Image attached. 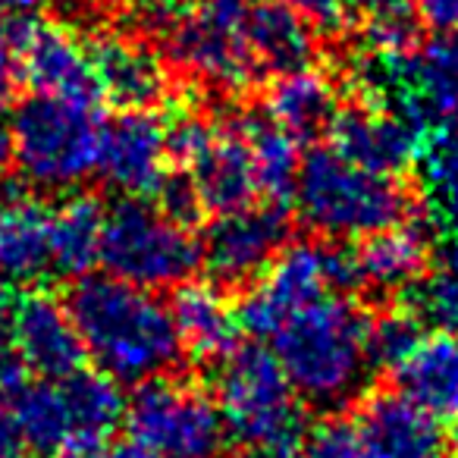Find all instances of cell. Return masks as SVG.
Listing matches in <instances>:
<instances>
[{
    "mask_svg": "<svg viewBox=\"0 0 458 458\" xmlns=\"http://www.w3.org/2000/svg\"><path fill=\"white\" fill-rule=\"evenodd\" d=\"M66 308L85 355L116 383L151 380L182 361L176 320L154 289L114 274H85L72 280Z\"/></svg>",
    "mask_w": 458,
    "mask_h": 458,
    "instance_id": "6da1fadb",
    "label": "cell"
},
{
    "mask_svg": "<svg viewBox=\"0 0 458 458\" xmlns=\"http://www.w3.org/2000/svg\"><path fill=\"white\" fill-rule=\"evenodd\" d=\"M368 333L370 314L358 301L345 293H327L289 314L270 343L301 402L339 408L361 395L374 370Z\"/></svg>",
    "mask_w": 458,
    "mask_h": 458,
    "instance_id": "7a4b0ae2",
    "label": "cell"
},
{
    "mask_svg": "<svg viewBox=\"0 0 458 458\" xmlns=\"http://www.w3.org/2000/svg\"><path fill=\"white\" fill-rule=\"evenodd\" d=\"M293 198L299 220L333 242L364 239L420 216V198L405 176L358 166L333 148H311L301 157Z\"/></svg>",
    "mask_w": 458,
    "mask_h": 458,
    "instance_id": "3957f363",
    "label": "cell"
},
{
    "mask_svg": "<svg viewBox=\"0 0 458 458\" xmlns=\"http://www.w3.org/2000/svg\"><path fill=\"white\" fill-rule=\"evenodd\" d=\"M101 126V114L91 104L32 91L10 116L16 173L38 191L79 189L98 173Z\"/></svg>",
    "mask_w": 458,
    "mask_h": 458,
    "instance_id": "277c9868",
    "label": "cell"
},
{
    "mask_svg": "<svg viewBox=\"0 0 458 458\" xmlns=\"http://www.w3.org/2000/svg\"><path fill=\"white\" fill-rule=\"evenodd\" d=\"M214 399L229 439L245 449L293 445L301 433V408L274 349L242 343L216 361Z\"/></svg>",
    "mask_w": 458,
    "mask_h": 458,
    "instance_id": "5b68a950",
    "label": "cell"
},
{
    "mask_svg": "<svg viewBox=\"0 0 458 458\" xmlns=\"http://www.w3.org/2000/svg\"><path fill=\"white\" fill-rule=\"evenodd\" d=\"M101 264L135 286H179L201 267V239L148 198H123L104 220Z\"/></svg>",
    "mask_w": 458,
    "mask_h": 458,
    "instance_id": "8992f818",
    "label": "cell"
},
{
    "mask_svg": "<svg viewBox=\"0 0 458 458\" xmlns=\"http://www.w3.org/2000/svg\"><path fill=\"white\" fill-rule=\"evenodd\" d=\"M249 13V0H198L170 26V64L210 91L245 95L264 79L251 51Z\"/></svg>",
    "mask_w": 458,
    "mask_h": 458,
    "instance_id": "52a82bcc",
    "label": "cell"
},
{
    "mask_svg": "<svg viewBox=\"0 0 458 458\" xmlns=\"http://www.w3.org/2000/svg\"><path fill=\"white\" fill-rule=\"evenodd\" d=\"M123 420L129 437L160 458H216L229 439L214 395L173 374L135 383Z\"/></svg>",
    "mask_w": 458,
    "mask_h": 458,
    "instance_id": "ba28073f",
    "label": "cell"
},
{
    "mask_svg": "<svg viewBox=\"0 0 458 458\" xmlns=\"http://www.w3.org/2000/svg\"><path fill=\"white\" fill-rule=\"evenodd\" d=\"M358 289L352 249L320 242H289L276 261L245 289L239 320L242 330L258 339H270L276 327L327 293Z\"/></svg>",
    "mask_w": 458,
    "mask_h": 458,
    "instance_id": "9c48e42d",
    "label": "cell"
},
{
    "mask_svg": "<svg viewBox=\"0 0 458 458\" xmlns=\"http://www.w3.org/2000/svg\"><path fill=\"white\" fill-rule=\"evenodd\" d=\"M293 236V216L280 201L216 214L201 236V267L220 289H249L276 261Z\"/></svg>",
    "mask_w": 458,
    "mask_h": 458,
    "instance_id": "30bf717a",
    "label": "cell"
},
{
    "mask_svg": "<svg viewBox=\"0 0 458 458\" xmlns=\"http://www.w3.org/2000/svg\"><path fill=\"white\" fill-rule=\"evenodd\" d=\"M424 123L411 110H393L383 101L339 104L330 123V148L349 157L352 164L368 166L386 176H408L424 151Z\"/></svg>",
    "mask_w": 458,
    "mask_h": 458,
    "instance_id": "8fae6325",
    "label": "cell"
},
{
    "mask_svg": "<svg viewBox=\"0 0 458 458\" xmlns=\"http://www.w3.org/2000/svg\"><path fill=\"white\" fill-rule=\"evenodd\" d=\"M16 57L22 82L38 95L66 98L91 107L104 101L89 41L79 38L64 22L22 16L16 26Z\"/></svg>",
    "mask_w": 458,
    "mask_h": 458,
    "instance_id": "7c38bea8",
    "label": "cell"
},
{
    "mask_svg": "<svg viewBox=\"0 0 458 458\" xmlns=\"http://www.w3.org/2000/svg\"><path fill=\"white\" fill-rule=\"evenodd\" d=\"M170 164L166 123L154 110H120L104 120L98 176L123 198H154Z\"/></svg>",
    "mask_w": 458,
    "mask_h": 458,
    "instance_id": "4fadbf2b",
    "label": "cell"
},
{
    "mask_svg": "<svg viewBox=\"0 0 458 458\" xmlns=\"http://www.w3.org/2000/svg\"><path fill=\"white\" fill-rule=\"evenodd\" d=\"M182 170L191 176L204 210H210V214H233V210L251 208L261 201L255 154H251L239 114L223 116V120L214 116L210 139Z\"/></svg>",
    "mask_w": 458,
    "mask_h": 458,
    "instance_id": "5bb4252c",
    "label": "cell"
},
{
    "mask_svg": "<svg viewBox=\"0 0 458 458\" xmlns=\"http://www.w3.org/2000/svg\"><path fill=\"white\" fill-rule=\"evenodd\" d=\"M355 427L368 458H449L439 418L408 399L402 389H377L364 395Z\"/></svg>",
    "mask_w": 458,
    "mask_h": 458,
    "instance_id": "9a60e30c",
    "label": "cell"
},
{
    "mask_svg": "<svg viewBox=\"0 0 458 458\" xmlns=\"http://www.w3.org/2000/svg\"><path fill=\"white\" fill-rule=\"evenodd\" d=\"M89 41L101 91L120 110H154L170 98V70L145 38L101 29Z\"/></svg>",
    "mask_w": 458,
    "mask_h": 458,
    "instance_id": "2e32d148",
    "label": "cell"
},
{
    "mask_svg": "<svg viewBox=\"0 0 458 458\" xmlns=\"http://www.w3.org/2000/svg\"><path fill=\"white\" fill-rule=\"evenodd\" d=\"M10 339L16 343L29 370L47 380L76 374L89 358L66 301H57L47 293L22 295L10 324Z\"/></svg>",
    "mask_w": 458,
    "mask_h": 458,
    "instance_id": "e0dca14e",
    "label": "cell"
},
{
    "mask_svg": "<svg viewBox=\"0 0 458 458\" xmlns=\"http://www.w3.org/2000/svg\"><path fill=\"white\" fill-rule=\"evenodd\" d=\"M54 208L10 185L0 195V283L29 286L54 274Z\"/></svg>",
    "mask_w": 458,
    "mask_h": 458,
    "instance_id": "ac0fdd59",
    "label": "cell"
},
{
    "mask_svg": "<svg viewBox=\"0 0 458 458\" xmlns=\"http://www.w3.org/2000/svg\"><path fill=\"white\" fill-rule=\"evenodd\" d=\"M352 258H355L358 286L370 289L377 295L411 293L424 280L427 270L433 267L430 229L420 216L399 223V226L380 229V233L358 239Z\"/></svg>",
    "mask_w": 458,
    "mask_h": 458,
    "instance_id": "d6986e66",
    "label": "cell"
},
{
    "mask_svg": "<svg viewBox=\"0 0 458 458\" xmlns=\"http://www.w3.org/2000/svg\"><path fill=\"white\" fill-rule=\"evenodd\" d=\"M170 311L176 320L182 352L195 361L216 364L239 345L242 320L216 283H179L173 293Z\"/></svg>",
    "mask_w": 458,
    "mask_h": 458,
    "instance_id": "ffe728a7",
    "label": "cell"
},
{
    "mask_svg": "<svg viewBox=\"0 0 458 458\" xmlns=\"http://www.w3.org/2000/svg\"><path fill=\"white\" fill-rule=\"evenodd\" d=\"M395 389L439 420L458 418V333H424L411 355L393 370Z\"/></svg>",
    "mask_w": 458,
    "mask_h": 458,
    "instance_id": "44dd1931",
    "label": "cell"
},
{
    "mask_svg": "<svg viewBox=\"0 0 458 458\" xmlns=\"http://www.w3.org/2000/svg\"><path fill=\"white\" fill-rule=\"evenodd\" d=\"M399 66L414 89L408 110L424 123V129L458 120V35L439 32L437 38L420 41L418 51Z\"/></svg>",
    "mask_w": 458,
    "mask_h": 458,
    "instance_id": "7402d4cb",
    "label": "cell"
},
{
    "mask_svg": "<svg viewBox=\"0 0 458 458\" xmlns=\"http://www.w3.org/2000/svg\"><path fill=\"white\" fill-rule=\"evenodd\" d=\"M251 51L264 79H280L286 72L314 64V29L286 7L283 0H258L249 13Z\"/></svg>",
    "mask_w": 458,
    "mask_h": 458,
    "instance_id": "603a6c76",
    "label": "cell"
},
{
    "mask_svg": "<svg viewBox=\"0 0 458 458\" xmlns=\"http://www.w3.org/2000/svg\"><path fill=\"white\" fill-rule=\"evenodd\" d=\"M339 104L343 101L330 76L311 66L274 79L267 91V114L299 141H318L330 132Z\"/></svg>",
    "mask_w": 458,
    "mask_h": 458,
    "instance_id": "cb8c5ba5",
    "label": "cell"
},
{
    "mask_svg": "<svg viewBox=\"0 0 458 458\" xmlns=\"http://www.w3.org/2000/svg\"><path fill=\"white\" fill-rule=\"evenodd\" d=\"M66 405L72 418V449L70 458H91L110 439L114 427L123 420L126 402L120 395L114 377L101 370H76L70 377H60Z\"/></svg>",
    "mask_w": 458,
    "mask_h": 458,
    "instance_id": "d4e9b609",
    "label": "cell"
},
{
    "mask_svg": "<svg viewBox=\"0 0 458 458\" xmlns=\"http://www.w3.org/2000/svg\"><path fill=\"white\" fill-rule=\"evenodd\" d=\"M104 220H107V208L91 191H70L54 208V274L79 280L91 274L95 264H101Z\"/></svg>",
    "mask_w": 458,
    "mask_h": 458,
    "instance_id": "484cf974",
    "label": "cell"
},
{
    "mask_svg": "<svg viewBox=\"0 0 458 458\" xmlns=\"http://www.w3.org/2000/svg\"><path fill=\"white\" fill-rule=\"evenodd\" d=\"M10 405L20 420L29 452L45 458H70L72 449V418L60 380H26L13 395Z\"/></svg>",
    "mask_w": 458,
    "mask_h": 458,
    "instance_id": "4316f807",
    "label": "cell"
},
{
    "mask_svg": "<svg viewBox=\"0 0 458 458\" xmlns=\"http://www.w3.org/2000/svg\"><path fill=\"white\" fill-rule=\"evenodd\" d=\"M239 123H242L251 154H255L261 195L267 201L286 204L295 191V179H299L301 166L299 139L289 135L270 114H239Z\"/></svg>",
    "mask_w": 458,
    "mask_h": 458,
    "instance_id": "83f0119b",
    "label": "cell"
},
{
    "mask_svg": "<svg viewBox=\"0 0 458 458\" xmlns=\"http://www.w3.org/2000/svg\"><path fill=\"white\" fill-rule=\"evenodd\" d=\"M349 20L364 29L370 51L402 64L424 41V20L418 13V0H345Z\"/></svg>",
    "mask_w": 458,
    "mask_h": 458,
    "instance_id": "f1b7e54d",
    "label": "cell"
},
{
    "mask_svg": "<svg viewBox=\"0 0 458 458\" xmlns=\"http://www.w3.org/2000/svg\"><path fill=\"white\" fill-rule=\"evenodd\" d=\"M411 311L430 330L458 333V249L433 264L424 280L411 289Z\"/></svg>",
    "mask_w": 458,
    "mask_h": 458,
    "instance_id": "f546056e",
    "label": "cell"
},
{
    "mask_svg": "<svg viewBox=\"0 0 458 458\" xmlns=\"http://www.w3.org/2000/svg\"><path fill=\"white\" fill-rule=\"evenodd\" d=\"M424 336V324L418 320V314L411 308H395V311H383L377 318H370V333H368V352L374 370H389L393 374L411 349Z\"/></svg>",
    "mask_w": 458,
    "mask_h": 458,
    "instance_id": "4dcf8cb0",
    "label": "cell"
},
{
    "mask_svg": "<svg viewBox=\"0 0 458 458\" xmlns=\"http://www.w3.org/2000/svg\"><path fill=\"white\" fill-rule=\"evenodd\" d=\"M305 458H368L355 420L324 418L305 439Z\"/></svg>",
    "mask_w": 458,
    "mask_h": 458,
    "instance_id": "1f68e13d",
    "label": "cell"
},
{
    "mask_svg": "<svg viewBox=\"0 0 458 458\" xmlns=\"http://www.w3.org/2000/svg\"><path fill=\"white\" fill-rule=\"evenodd\" d=\"M154 198H157L154 204H157L166 216H173V220L182 223V226H189V229H195V223L208 214L204 204H201V195H198V189H195V182H191V176L185 170L170 173Z\"/></svg>",
    "mask_w": 458,
    "mask_h": 458,
    "instance_id": "d6a6232c",
    "label": "cell"
},
{
    "mask_svg": "<svg viewBox=\"0 0 458 458\" xmlns=\"http://www.w3.org/2000/svg\"><path fill=\"white\" fill-rule=\"evenodd\" d=\"M286 7H293L314 35H339L349 26V7L345 0H283Z\"/></svg>",
    "mask_w": 458,
    "mask_h": 458,
    "instance_id": "836d02e7",
    "label": "cell"
},
{
    "mask_svg": "<svg viewBox=\"0 0 458 458\" xmlns=\"http://www.w3.org/2000/svg\"><path fill=\"white\" fill-rule=\"evenodd\" d=\"M116 4L139 26L157 29V26H173L176 20H182L198 0H116Z\"/></svg>",
    "mask_w": 458,
    "mask_h": 458,
    "instance_id": "e575fe53",
    "label": "cell"
},
{
    "mask_svg": "<svg viewBox=\"0 0 458 458\" xmlns=\"http://www.w3.org/2000/svg\"><path fill=\"white\" fill-rule=\"evenodd\" d=\"M20 20H0V114L13 104L16 85L22 82L20 57H16V26H20Z\"/></svg>",
    "mask_w": 458,
    "mask_h": 458,
    "instance_id": "d590c367",
    "label": "cell"
},
{
    "mask_svg": "<svg viewBox=\"0 0 458 458\" xmlns=\"http://www.w3.org/2000/svg\"><path fill=\"white\" fill-rule=\"evenodd\" d=\"M29 380V364L22 361L16 343L0 333V395H13Z\"/></svg>",
    "mask_w": 458,
    "mask_h": 458,
    "instance_id": "8d00e7d4",
    "label": "cell"
},
{
    "mask_svg": "<svg viewBox=\"0 0 458 458\" xmlns=\"http://www.w3.org/2000/svg\"><path fill=\"white\" fill-rule=\"evenodd\" d=\"M0 458H29V445L10 405V395H0Z\"/></svg>",
    "mask_w": 458,
    "mask_h": 458,
    "instance_id": "74e56055",
    "label": "cell"
},
{
    "mask_svg": "<svg viewBox=\"0 0 458 458\" xmlns=\"http://www.w3.org/2000/svg\"><path fill=\"white\" fill-rule=\"evenodd\" d=\"M418 13L433 32L458 35V0H418Z\"/></svg>",
    "mask_w": 458,
    "mask_h": 458,
    "instance_id": "f35d334b",
    "label": "cell"
},
{
    "mask_svg": "<svg viewBox=\"0 0 458 458\" xmlns=\"http://www.w3.org/2000/svg\"><path fill=\"white\" fill-rule=\"evenodd\" d=\"M91 458H160L157 452H151L148 445H141L139 439H116V443H104L101 449L95 452Z\"/></svg>",
    "mask_w": 458,
    "mask_h": 458,
    "instance_id": "ab89813d",
    "label": "cell"
},
{
    "mask_svg": "<svg viewBox=\"0 0 458 458\" xmlns=\"http://www.w3.org/2000/svg\"><path fill=\"white\" fill-rule=\"evenodd\" d=\"M10 170H16L13 141H10V129H0V195L10 189Z\"/></svg>",
    "mask_w": 458,
    "mask_h": 458,
    "instance_id": "60d3db41",
    "label": "cell"
},
{
    "mask_svg": "<svg viewBox=\"0 0 458 458\" xmlns=\"http://www.w3.org/2000/svg\"><path fill=\"white\" fill-rule=\"evenodd\" d=\"M13 289L16 286H10V283H0V333H10L16 305H20V295H16Z\"/></svg>",
    "mask_w": 458,
    "mask_h": 458,
    "instance_id": "b9f144b4",
    "label": "cell"
},
{
    "mask_svg": "<svg viewBox=\"0 0 458 458\" xmlns=\"http://www.w3.org/2000/svg\"><path fill=\"white\" fill-rule=\"evenodd\" d=\"M38 4L41 0H0V20H20V16H26Z\"/></svg>",
    "mask_w": 458,
    "mask_h": 458,
    "instance_id": "7bdbcfd3",
    "label": "cell"
},
{
    "mask_svg": "<svg viewBox=\"0 0 458 458\" xmlns=\"http://www.w3.org/2000/svg\"><path fill=\"white\" fill-rule=\"evenodd\" d=\"M245 458H305L293 445H264V449H249Z\"/></svg>",
    "mask_w": 458,
    "mask_h": 458,
    "instance_id": "ee69618b",
    "label": "cell"
},
{
    "mask_svg": "<svg viewBox=\"0 0 458 458\" xmlns=\"http://www.w3.org/2000/svg\"><path fill=\"white\" fill-rule=\"evenodd\" d=\"M66 7H72V10H79V13H91L95 7H101L104 0H64Z\"/></svg>",
    "mask_w": 458,
    "mask_h": 458,
    "instance_id": "f6af8a7d",
    "label": "cell"
},
{
    "mask_svg": "<svg viewBox=\"0 0 458 458\" xmlns=\"http://www.w3.org/2000/svg\"><path fill=\"white\" fill-rule=\"evenodd\" d=\"M445 443H449V458H458V418L452 420V427L445 430Z\"/></svg>",
    "mask_w": 458,
    "mask_h": 458,
    "instance_id": "bcb514c9",
    "label": "cell"
}]
</instances>
